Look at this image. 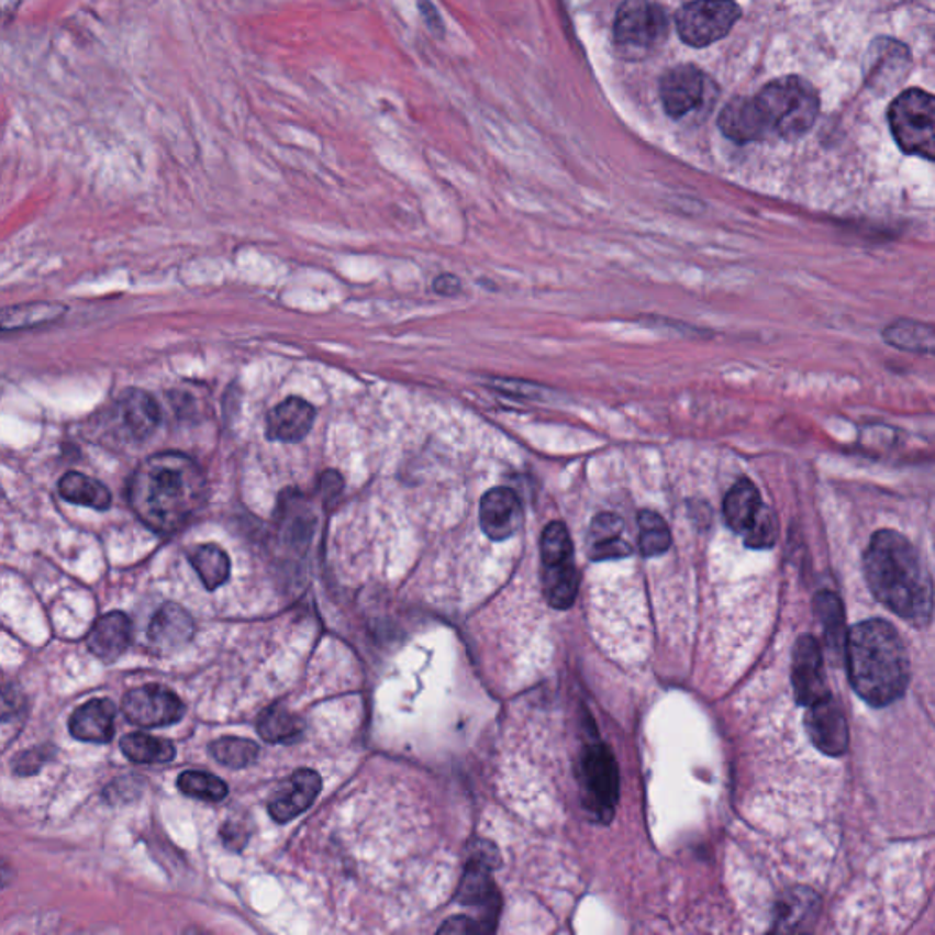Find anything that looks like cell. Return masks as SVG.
Segmentation results:
<instances>
[{
    "instance_id": "41",
    "label": "cell",
    "mask_w": 935,
    "mask_h": 935,
    "mask_svg": "<svg viewBox=\"0 0 935 935\" xmlns=\"http://www.w3.org/2000/svg\"><path fill=\"white\" fill-rule=\"evenodd\" d=\"M460 289H463V283H460L459 278L455 275H441L433 281V291L441 294V297H457Z\"/></svg>"
},
{
    "instance_id": "25",
    "label": "cell",
    "mask_w": 935,
    "mask_h": 935,
    "mask_svg": "<svg viewBox=\"0 0 935 935\" xmlns=\"http://www.w3.org/2000/svg\"><path fill=\"white\" fill-rule=\"evenodd\" d=\"M57 492L68 503L87 507L98 512H104L112 507V493L109 488L98 479L85 476L81 471H66L57 482Z\"/></svg>"
},
{
    "instance_id": "27",
    "label": "cell",
    "mask_w": 935,
    "mask_h": 935,
    "mask_svg": "<svg viewBox=\"0 0 935 935\" xmlns=\"http://www.w3.org/2000/svg\"><path fill=\"white\" fill-rule=\"evenodd\" d=\"M258 733L270 744H291L302 736L305 724L298 714L291 713L286 705L275 703L261 711L258 716Z\"/></svg>"
},
{
    "instance_id": "34",
    "label": "cell",
    "mask_w": 935,
    "mask_h": 935,
    "mask_svg": "<svg viewBox=\"0 0 935 935\" xmlns=\"http://www.w3.org/2000/svg\"><path fill=\"white\" fill-rule=\"evenodd\" d=\"M639 550L645 557L661 556L669 550L670 531L661 515L653 510H644L638 515Z\"/></svg>"
},
{
    "instance_id": "5",
    "label": "cell",
    "mask_w": 935,
    "mask_h": 935,
    "mask_svg": "<svg viewBox=\"0 0 935 935\" xmlns=\"http://www.w3.org/2000/svg\"><path fill=\"white\" fill-rule=\"evenodd\" d=\"M932 93L912 88L901 93L888 110V121L901 151L934 162L935 109Z\"/></svg>"
},
{
    "instance_id": "2",
    "label": "cell",
    "mask_w": 935,
    "mask_h": 935,
    "mask_svg": "<svg viewBox=\"0 0 935 935\" xmlns=\"http://www.w3.org/2000/svg\"><path fill=\"white\" fill-rule=\"evenodd\" d=\"M870 590L888 611L923 627L931 622L932 581L915 546L895 531H879L865 554Z\"/></svg>"
},
{
    "instance_id": "11",
    "label": "cell",
    "mask_w": 935,
    "mask_h": 935,
    "mask_svg": "<svg viewBox=\"0 0 935 935\" xmlns=\"http://www.w3.org/2000/svg\"><path fill=\"white\" fill-rule=\"evenodd\" d=\"M804 725L816 749H821L827 757H841L848 752V724L843 709L832 694L808 705Z\"/></svg>"
},
{
    "instance_id": "20",
    "label": "cell",
    "mask_w": 935,
    "mask_h": 935,
    "mask_svg": "<svg viewBox=\"0 0 935 935\" xmlns=\"http://www.w3.org/2000/svg\"><path fill=\"white\" fill-rule=\"evenodd\" d=\"M121 421L125 424L126 432L135 441H145L156 432L162 422V408L148 391L140 388H131L121 396L120 404Z\"/></svg>"
},
{
    "instance_id": "31",
    "label": "cell",
    "mask_w": 935,
    "mask_h": 935,
    "mask_svg": "<svg viewBox=\"0 0 935 935\" xmlns=\"http://www.w3.org/2000/svg\"><path fill=\"white\" fill-rule=\"evenodd\" d=\"M816 895L810 890H797L786 895L784 901L779 904L777 915V931L793 932L802 931L805 923L815 915Z\"/></svg>"
},
{
    "instance_id": "36",
    "label": "cell",
    "mask_w": 935,
    "mask_h": 935,
    "mask_svg": "<svg viewBox=\"0 0 935 935\" xmlns=\"http://www.w3.org/2000/svg\"><path fill=\"white\" fill-rule=\"evenodd\" d=\"M567 559H574L572 539L565 523L554 521L541 535V561L543 565H552Z\"/></svg>"
},
{
    "instance_id": "4",
    "label": "cell",
    "mask_w": 935,
    "mask_h": 935,
    "mask_svg": "<svg viewBox=\"0 0 935 935\" xmlns=\"http://www.w3.org/2000/svg\"><path fill=\"white\" fill-rule=\"evenodd\" d=\"M753 99L768 135L782 140H797L804 135L815 125L821 110L813 85L797 76L780 77L769 82Z\"/></svg>"
},
{
    "instance_id": "9",
    "label": "cell",
    "mask_w": 935,
    "mask_h": 935,
    "mask_svg": "<svg viewBox=\"0 0 935 935\" xmlns=\"http://www.w3.org/2000/svg\"><path fill=\"white\" fill-rule=\"evenodd\" d=\"M499 866V851L492 843L479 841L474 849L471 859L466 865L465 873L460 877L457 899L465 906H476L485 912L488 931L493 932L498 923L499 899L498 888L493 884L492 870Z\"/></svg>"
},
{
    "instance_id": "14",
    "label": "cell",
    "mask_w": 935,
    "mask_h": 935,
    "mask_svg": "<svg viewBox=\"0 0 935 935\" xmlns=\"http://www.w3.org/2000/svg\"><path fill=\"white\" fill-rule=\"evenodd\" d=\"M479 523L492 541L510 539L523 525V504L514 490L493 488L485 493L479 509Z\"/></svg>"
},
{
    "instance_id": "40",
    "label": "cell",
    "mask_w": 935,
    "mask_h": 935,
    "mask_svg": "<svg viewBox=\"0 0 935 935\" xmlns=\"http://www.w3.org/2000/svg\"><path fill=\"white\" fill-rule=\"evenodd\" d=\"M476 932H481V926L477 921H471L470 917H466V915H455V917H449L446 923H444L441 928H438V934H476Z\"/></svg>"
},
{
    "instance_id": "38",
    "label": "cell",
    "mask_w": 935,
    "mask_h": 935,
    "mask_svg": "<svg viewBox=\"0 0 935 935\" xmlns=\"http://www.w3.org/2000/svg\"><path fill=\"white\" fill-rule=\"evenodd\" d=\"M55 753L57 752L52 746H37L33 747V749L19 753L13 758V764H11L13 773L19 775V777H30V775L38 773L44 768V764L54 760Z\"/></svg>"
},
{
    "instance_id": "42",
    "label": "cell",
    "mask_w": 935,
    "mask_h": 935,
    "mask_svg": "<svg viewBox=\"0 0 935 935\" xmlns=\"http://www.w3.org/2000/svg\"><path fill=\"white\" fill-rule=\"evenodd\" d=\"M249 837V833L245 832L242 826H234L233 822H229L222 827L223 843L233 848H244L245 841Z\"/></svg>"
},
{
    "instance_id": "24",
    "label": "cell",
    "mask_w": 935,
    "mask_h": 935,
    "mask_svg": "<svg viewBox=\"0 0 935 935\" xmlns=\"http://www.w3.org/2000/svg\"><path fill=\"white\" fill-rule=\"evenodd\" d=\"M763 509V498L758 488L749 479L742 477L731 487L724 499V520L731 531L746 534L747 528L757 520Z\"/></svg>"
},
{
    "instance_id": "30",
    "label": "cell",
    "mask_w": 935,
    "mask_h": 935,
    "mask_svg": "<svg viewBox=\"0 0 935 935\" xmlns=\"http://www.w3.org/2000/svg\"><path fill=\"white\" fill-rule=\"evenodd\" d=\"M121 752L135 764H165L176 757L172 742L145 733H132L121 738Z\"/></svg>"
},
{
    "instance_id": "6",
    "label": "cell",
    "mask_w": 935,
    "mask_h": 935,
    "mask_svg": "<svg viewBox=\"0 0 935 935\" xmlns=\"http://www.w3.org/2000/svg\"><path fill=\"white\" fill-rule=\"evenodd\" d=\"M669 35V19L653 0H625L614 21V43L627 57H644Z\"/></svg>"
},
{
    "instance_id": "35",
    "label": "cell",
    "mask_w": 935,
    "mask_h": 935,
    "mask_svg": "<svg viewBox=\"0 0 935 935\" xmlns=\"http://www.w3.org/2000/svg\"><path fill=\"white\" fill-rule=\"evenodd\" d=\"M178 788L185 795L207 802H220L229 795L227 784L205 771H185L179 775Z\"/></svg>"
},
{
    "instance_id": "19",
    "label": "cell",
    "mask_w": 935,
    "mask_h": 935,
    "mask_svg": "<svg viewBox=\"0 0 935 935\" xmlns=\"http://www.w3.org/2000/svg\"><path fill=\"white\" fill-rule=\"evenodd\" d=\"M68 308L57 302H26L0 309V338L24 331L41 330L59 322Z\"/></svg>"
},
{
    "instance_id": "29",
    "label": "cell",
    "mask_w": 935,
    "mask_h": 935,
    "mask_svg": "<svg viewBox=\"0 0 935 935\" xmlns=\"http://www.w3.org/2000/svg\"><path fill=\"white\" fill-rule=\"evenodd\" d=\"M884 341L901 352L934 353V327L914 320H898L884 330Z\"/></svg>"
},
{
    "instance_id": "33",
    "label": "cell",
    "mask_w": 935,
    "mask_h": 935,
    "mask_svg": "<svg viewBox=\"0 0 935 935\" xmlns=\"http://www.w3.org/2000/svg\"><path fill=\"white\" fill-rule=\"evenodd\" d=\"M260 753V747L253 741L240 738V736H223L211 744V755L218 763L227 768H247L255 763Z\"/></svg>"
},
{
    "instance_id": "13",
    "label": "cell",
    "mask_w": 935,
    "mask_h": 935,
    "mask_svg": "<svg viewBox=\"0 0 935 935\" xmlns=\"http://www.w3.org/2000/svg\"><path fill=\"white\" fill-rule=\"evenodd\" d=\"M705 77L697 66L680 65L667 71L660 82V98L667 114L680 120L691 114L703 101Z\"/></svg>"
},
{
    "instance_id": "22",
    "label": "cell",
    "mask_w": 935,
    "mask_h": 935,
    "mask_svg": "<svg viewBox=\"0 0 935 935\" xmlns=\"http://www.w3.org/2000/svg\"><path fill=\"white\" fill-rule=\"evenodd\" d=\"M194 634V620L183 606L165 603L152 617L148 638L162 649H174L187 644Z\"/></svg>"
},
{
    "instance_id": "16",
    "label": "cell",
    "mask_w": 935,
    "mask_h": 935,
    "mask_svg": "<svg viewBox=\"0 0 935 935\" xmlns=\"http://www.w3.org/2000/svg\"><path fill=\"white\" fill-rule=\"evenodd\" d=\"M322 791V779L313 769H298L286 788L269 804V815L276 822H289L309 810Z\"/></svg>"
},
{
    "instance_id": "1",
    "label": "cell",
    "mask_w": 935,
    "mask_h": 935,
    "mask_svg": "<svg viewBox=\"0 0 935 935\" xmlns=\"http://www.w3.org/2000/svg\"><path fill=\"white\" fill-rule=\"evenodd\" d=\"M205 474L181 452H159L141 460L131 482L129 503L143 525L156 534L183 528L205 501Z\"/></svg>"
},
{
    "instance_id": "23",
    "label": "cell",
    "mask_w": 935,
    "mask_h": 935,
    "mask_svg": "<svg viewBox=\"0 0 935 935\" xmlns=\"http://www.w3.org/2000/svg\"><path fill=\"white\" fill-rule=\"evenodd\" d=\"M623 521L620 515L605 514L595 515L590 525L589 543L590 557L594 561L605 559H622L633 554V548L627 541L623 539Z\"/></svg>"
},
{
    "instance_id": "10",
    "label": "cell",
    "mask_w": 935,
    "mask_h": 935,
    "mask_svg": "<svg viewBox=\"0 0 935 935\" xmlns=\"http://www.w3.org/2000/svg\"><path fill=\"white\" fill-rule=\"evenodd\" d=\"M126 720L140 727H165L183 719L185 705L176 692L162 686H143L123 698Z\"/></svg>"
},
{
    "instance_id": "44",
    "label": "cell",
    "mask_w": 935,
    "mask_h": 935,
    "mask_svg": "<svg viewBox=\"0 0 935 935\" xmlns=\"http://www.w3.org/2000/svg\"><path fill=\"white\" fill-rule=\"evenodd\" d=\"M2 499H4V492H2V487H0V501H2Z\"/></svg>"
},
{
    "instance_id": "15",
    "label": "cell",
    "mask_w": 935,
    "mask_h": 935,
    "mask_svg": "<svg viewBox=\"0 0 935 935\" xmlns=\"http://www.w3.org/2000/svg\"><path fill=\"white\" fill-rule=\"evenodd\" d=\"M313 405L300 397H289L269 411L266 435L275 443L297 444L308 437L314 424Z\"/></svg>"
},
{
    "instance_id": "3",
    "label": "cell",
    "mask_w": 935,
    "mask_h": 935,
    "mask_svg": "<svg viewBox=\"0 0 935 935\" xmlns=\"http://www.w3.org/2000/svg\"><path fill=\"white\" fill-rule=\"evenodd\" d=\"M846 664L855 692L884 708L903 697L910 681V660L903 639L884 620L857 623L846 634Z\"/></svg>"
},
{
    "instance_id": "37",
    "label": "cell",
    "mask_w": 935,
    "mask_h": 935,
    "mask_svg": "<svg viewBox=\"0 0 935 935\" xmlns=\"http://www.w3.org/2000/svg\"><path fill=\"white\" fill-rule=\"evenodd\" d=\"M744 543L755 550L771 548L777 543V517L766 504H763L757 520L753 521V525L744 534Z\"/></svg>"
},
{
    "instance_id": "21",
    "label": "cell",
    "mask_w": 935,
    "mask_h": 935,
    "mask_svg": "<svg viewBox=\"0 0 935 935\" xmlns=\"http://www.w3.org/2000/svg\"><path fill=\"white\" fill-rule=\"evenodd\" d=\"M720 131L736 143H749L769 137L753 98L733 99L720 114Z\"/></svg>"
},
{
    "instance_id": "12",
    "label": "cell",
    "mask_w": 935,
    "mask_h": 935,
    "mask_svg": "<svg viewBox=\"0 0 935 935\" xmlns=\"http://www.w3.org/2000/svg\"><path fill=\"white\" fill-rule=\"evenodd\" d=\"M791 683H793L797 702L804 708L819 702L827 694H832L827 689L826 670H824L821 647L810 634H804L797 639L795 650H793Z\"/></svg>"
},
{
    "instance_id": "28",
    "label": "cell",
    "mask_w": 935,
    "mask_h": 935,
    "mask_svg": "<svg viewBox=\"0 0 935 935\" xmlns=\"http://www.w3.org/2000/svg\"><path fill=\"white\" fill-rule=\"evenodd\" d=\"M190 563L200 576L201 583L207 590H216L227 583L231 576V559L227 552L218 545H200L189 554Z\"/></svg>"
},
{
    "instance_id": "18",
    "label": "cell",
    "mask_w": 935,
    "mask_h": 935,
    "mask_svg": "<svg viewBox=\"0 0 935 935\" xmlns=\"http://www.w3.org/2000/svg\"><path fill=\"white\" fill-rule=\"evenodd\" d=\"M115 709L112 700H92L70 716V733L74 738L90 744H107L114 738Z\"/></svg>"
},
{
    "instance_id": "7",
    "label": "cell",
    "mask_w": 935,
    "mask_h": 935,
    "mask_svg": "<svg viewBox=\"0 0 935 935\" xmlns=\"http://www.w3.org/2000/svg\"><path fill=\"white\" fill-rule=\"evenodd\" d=\"M579 784L587 810L601 821H609L620 795V777L616 760L600 742L585 747L579 764Z\"/></svg>"
},
{
    "instance_id": "32",
    "label": "cell",
    "mask_w": 935,
    "mask_h": 935,
    "mask_svg": "<svg viewBox=\"0 0 935 935\" xmlns=\"http://www.w3.org/2000/svg\"><path fill=\"white\" fill-rule=\"evenodd\" d=\"M815 612L816 617L821 620L822 627H824L830 647L844 649L846 634L848 633L844 627V609L838 595L833 594L830 590L819 592L815 598Z\"/></svg>"
},
{
    "instance_id": "43",
    "label": "cell",
    "mask_w": 935,
    "mask_h": 935,
    "mask_svg": "<svg viewBox=\"0 0 935 935\" xmlns=\"http://www.w3.org/2000/svg\"><path fill=\"white\" fill-rule=\"evenodd\" d=\"M13 868L8 865V860L2 859L0 857V890H4L5 887H10L11 881H13Z\"/></svg>"
},
{
    "instance_id": "17",
    "label": "cell",
    "mask_w": 935,
    "mask_h": 935,
    "mask_svg": "<svg viewBox=\"0 0 935 935\" xmlns=\"http://www.w3.org/2000/svg\"><path fill=\"white\" fill-rule=\"evenodd\" d=\"M132 642V623L123 612H109L93 623L88 633L87 645L93 656L104 661L120 658Z\"/></svg>"
},
{
    "instance_id": "39",
    "label": "cell",
    "mask_w": 935,
    "mask_h": 935,
    "mask_svg": "<svg viewBox=\"0 0 935 935\" xmlns=\"http://www.w3.org/2000/svg\"><path fill=\"white\" fill-rule=\"evenodd\" d=\"M24 694L15 686L0 687V722L15 719L16 714L24 709Z\"/></svg>"
},
{
    "instance_id": "8",
    "label": "cell",
    "mask_w": 935,
    "mask_h": 935,
    "mask_svg": "<svg viewBox=\"0 0 935 935\" xmlns=\"http://www.w3.org/2000/svg\"><path fill=\"white\" fill-rule=\"evenodd\" d=\"M742 16L735 0H694L676 13L681 41L697 48L724 38Z\"/></svg>"
},
{
    "instance_id": "26",
    "label": "cell",
    "mask_w": 935,
    "mask_h": 935,
    "mask_svg": "<svg viewBox=\"0 0 935 935\" xmlns=\"http://www.w3.org/2000/svg\"><path fill=\"white\" fill-rule=\"evenodd\" d=\"M543 585L548 603L554 609L565 611L572 606L578 595L579 576L574 559L543 565Z\"/></svg>"
}]
</instances>
